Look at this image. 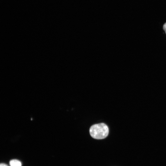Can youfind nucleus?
Listing matches in <instances>:
<instances>
[{
  "mask_svg": "<svg viewBox=\"0 0 166 166\" xmlns=\"http://www.w3.org/2000/svg\"><path fill=\"white\" fill-rule=\"evenodd\" d=\"M109 129L108 126L104 123H100L92 125L89 129L91 136L94 139H102L108 135Z\"/></svg>",
  "mask_w": 166,
  "mask_h": 166,
  "instance_id": "obj_1",
  "label": "nucleus"
},
{
  "mask_svg": "<svg viewBox=\"0 0 166 166\" xmlns=\"http://www.w3.org/2000/svg\"><path fill=\"white\" fill-rule=\"evenodd\" d=\"M11 166H21V162L17 160H13L10 162Z\"/></svg>",
  "mask_w": 166,
  "mask_h": 166,
  "instance_id": "obj_2",
  "label": "nucleus"
},
{
  "mask_svg": "<svg viewBox=\"0 0 166 166\" xmlns=\"http://www.w3.org/2000/svg\"><path fill=\"white\" fill-rule=\"evenodd\" d=\"M163 29L166 34V23L164 24L163 26Z\"/></svg>",
  "mask_w": 166,
  "mask_h": 166,
  "instance_id": "obj_3",
  "label": "nucleus"
},
{
  "mask_svg": "<svg viewBox=\"0 0 166 166\" xmlns=\"http://www.w3.org/2000/svg\"><path fill=\"white\" fill-rule=\"evenodd\" d=\"M0 166H8L5 164L2 163L0 164Z\"/></svg>",
  "mask_w": 166,
  "mask_h": 166,
  "instance_id": "obj_4",
  "label": "nucleus"
}]
</instances>
